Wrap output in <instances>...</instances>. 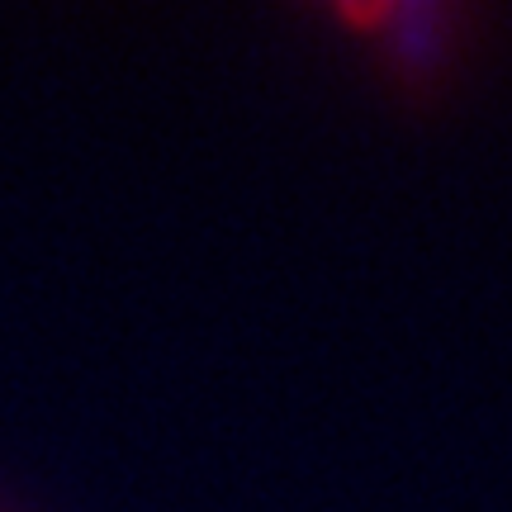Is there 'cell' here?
<instances>
[{"mask_svg": "<svg viewBox=\"0 0 512 512\" xmlns=\"http://www.w3.org/2000/svg\"><path fill=\"white\" fill-rule=\"evenodd\" d=\"M384 15H389V5H342V19L351 24H380Z\"/></svg>", "mask_w": 512, "mask_h": 512, "instance_id": "cell-1", "label": "cell"}]
</instances>
